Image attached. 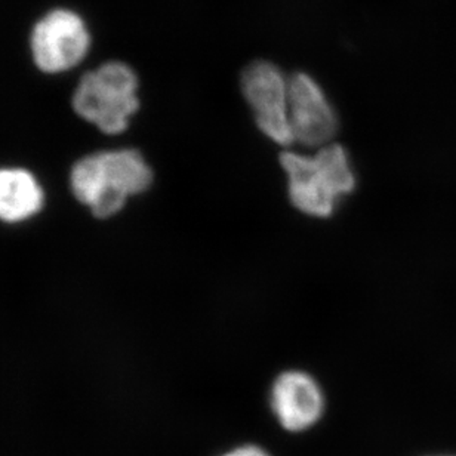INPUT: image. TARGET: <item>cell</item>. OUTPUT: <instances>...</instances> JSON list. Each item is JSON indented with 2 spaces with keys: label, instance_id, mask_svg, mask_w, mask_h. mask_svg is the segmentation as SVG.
I'll use <instances>...</instances> for the list:
<instances>
[{
  "label": "cell",
  "instance_id": "obj_9",
  "mask_svg": "<svg viewBox=\"0 0 456 456\" xmlns=\"http://www.w3.org/2000/svg\"><path fill=\"white\" fill-rule=\"evenodd\" d=\"M223 456H268V453L264 452L263 449L256 448V446H243V448L234 449L232 452Z\"/></svg>",
  "mask_w": 456,
  "mask_h": 456
},
{
  "label": "cell",
  "instance_id": "obj_5",
  "mask_svg": "<svg viewBox=\"0 0 456 456\" xmlns=\"http://www.w3.org/2000/svg\"><path fill=\"white\" fill-rule=\"evenodd\" d=\"M241 93L264 135L279 145L294 144L289 118V79L272 62L250 64L241 75Z\"/></svg>",
  "mask_w": 456,
  "mask_h": 456
},
{
  "label": "cell",
  "instance_id": "obj_7",
  "mask_svg": "<svg viewBox=\"0 0 456 456\" xmlns=\"http://www.w3.org/2000/svg\"><path fill=\"white\" fill-rule=\"evenodd\" d=\"M272 406L286 430L303 431L319 421L325 402L321 387L308 373L288 370L273 384Z\"/></svg>",
  "mask_w": 456,
  "mask_h": 456
},
{
  "label": "cell",
  "instance_id": "obj_4",
  "mask_svg": "<svg viewBox=\"0 0 456 456\" xmlns=\"http://www.w3.org/2000/svg\"><path fill=\"white\" fill-rule=\"evenodd\" d=\"M91 40L88 26L79 13L67 8L51 9L31 30V58L44 73H66L84 61Z\"/></svg>",
  "mask_w": 456,
  "mask_h": 456
},
{
  "label": "cell",
  "instance_id": "obj_6",
  "mask_svg": "<svg viewBox=\"0 0 456 456\" xmlns=\"http://www.w3.org/2000/svg\"><path fill=\"white\" fill-rule=\"evenodd\" d=\"M289 118L295 142L307 147L330 144L338 129V118L321 85L305 73L289 79Z\"/></svg>",
  "mask_w": 456,
  "mask_h": 456
},
{
  "label": "cell",
  "instance_id": "obj_2",
  "mask_svg": "<svg viewBox=\"0 0 456 456\" xmlns=\"http://www.w3.org/2000/svg\"><path fill=\"white\" fill-rule=\"evenodd\" d=\"M281 167L288 175L290 202L310 216L326 218L339 199L355 187L350 158L338 144H326L314 156L286 151Z\"/></svg>",
  "mask_w": 456,
  "mask_h": 456
},
{
  "label": "cell",
  "instance_id": "obj_8",
  "mask_svg": "<svg viewBox=\"0 0 456 456\" xmlns=\"http://www.w3.org/2000/svg\"><path fill=\"white\" fill-rule=\"evenodd\" d=\"M45 194L31 172L20 167L0 169V221L17 224L37 216Z\"/></svg>",
  "mask_w": 456,
  "mask_h": 456
},
{
  "label": "cell",
  "instance_id": "obj_1",
  "mask_svg": "<svg viewBox=\"0 0 456 456\" xmlns=\"http://www.w3.org/2000/svg\"><path fill=\"white\" fill-rule=\"evenodd\" d=\"M153 172L136 150H113L89 154L71 169V191L97 218L122 211L127 199L144 193Z\"/></svg>",
  "mask_w": 456,
  "mask_h": 456
},
{
  "label": "cell",
  "instance_id": "obj_3",
  "mask_svg": "<svg viewBox=\"0 0 456 456\" xmlns=\"http://www.w3.org/2000/svg\"><path fill=\"white\" fill-rule=\"evenodd\" d=\"M138 77L125 62L110 61L80 79L73 109L80 118L109 135L126 131L140 109Z\"/></svg>",
  "mask_w": 456,
  "mask_h": 456
}]
</instances>
